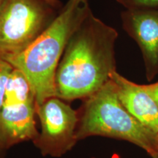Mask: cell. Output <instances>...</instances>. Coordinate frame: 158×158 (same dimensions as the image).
<instances>
[{"label": "cell", "mask_w": 158, "mask_h": 158, "mask_svg": "<svg viewBox=\"0 0 158 158\" xmlns=\"http://www.w3.org/2000/svg\"><path fill=\"white\" fill-rule=\"evenodd\" d=\"M1 150H3V149H2V148L1 145H0V151H1Z\"/></svg>", "instance_id": "15"}, {"label": "cell", "mask_w": 158, "mask_h": 158, "mask_svg": "<svg viewBox=\"0 0 158 158\" xmlns=\"http://www.w3.org/2000/svg\"><path fill=\"white\" fill-rule=\"evenodd\" d=\"M126 9L158 8V0H116Z\"/></svg>", "instance_id": "10"}, {"label": "cell", "mask_w": 158, "mask_h": 158, "mask_svg": "<svg viewBox=\"0 0 158 158\" xmlns=\"http://www.w3.org/2000/svg\"><path fill=\"white\" fill-rule=\"evenodd\" d=\"M45 3L43 0L4 1L0 9V58L22 52L48 27L53 20Z\"/></svg>", "instance_id": "4"}, {"label": "cell", "mask_w": 158, "mask_h": 158, "mask_svg": "<svg viewBox=\"0 0 158 158\" xmlns=\"http://www.w3.org/2000/svg\"><path fill=\"white\" fill-rule=\"evenodd\" d=\"M115 29L88 13L71 35L55 77L56 97L64 101L87 98L116 70Z\"/></svg>", "instance_id": "1"}, {"label": "cell", "mask_w": 158, "mask_h": 158, "mask_svg": "<svg viewBox=\"0 0 158 158\" xmlns=\"http://www.w3.org/2000/svg\"><path fill=\"white\" fill-rule=\"evenodd\" d=\"M43 1L50 6H54V7H56V6L58 5L59 3L58 0H43Z\"/></svg>", "instance_id": "12"}, {"label": "cell", "mask_w": 158, "mask_h": 158, "mask_svg": "<svg viewBox=\"0 0 158 158\" xmlns=\"http://www.w3.org/2000/svg\"><path fill=\"white\" fill-rule=\"evenodd\" d=\"M13 70V66L10 63L0 58V110L2 108L6 88Z\"/></svg>", "instance_id": "9"}, {"label": "cell", "mask_w": 158, "mask_h": 158, "mask_svg": "<svg viewBox=\"0 0 158 158\" xmlns=\"http://www.w3.org/2000/svg\"><path fill=\"white\" fill-rule=\"evenodd\" d=\"M144 88L149 92V94L152 97L155 102L158 105V82L149 85H143Z\"/></svg>", "instance_id": "11"}, {"label": "cell", "mask_w": 158, "mask_h": 158, "mask_svg": "<svg viewBox=\"0 0 158 158\" xmlns=\"http://www.w3.org/2000/svg\"><path fill=\"white\" fill-rule=\"evenodd\" d=\"M35 99L27 101H5L0 110V145L3 149L38 135Z\"/></svg>", "instance_id": "7"}, {"label": "cell", "mask_w": 158, "mask_h": 158, "mask_svg": "<svg viewBox=\"0 0 158 158\" xmlns=\"http://www.w3.org/2000/svg\"><path fill=\"white\" fill-rule=\"evenodd\" d=\"M124 30L137 43L149 81L158 73V8L126 9L121 14Z\"/></svg>", "instance_id": "6"}, {"label": "cell", "mask_w": 158, "mask_h": 158, "mask_svg": "<svg viewBox=\"0 0 158 158\" xmlns=\"http://www.w3.org/2000/svg\"><path fill=\"white\" fill-rule=\"evenodd\" d=\"M41 132L33 143L43 156L59 157L76 145L79 116L62 99L52 97L36 107Z\"/></svg>", "instance_id": "5"}, {"label": "cell", "mask_w": 158, "mask_h": 158, "mask_svg": "<svg viewBox=\"0 0 158 158\" xmlns=\"http://www.w3.org/2000/svg\"><path fill=\"white\" fill-rule=\"evenodd\" d=\"M71 1H76V0H71Z\"/></svg>", "instance_id": "16"}, {"label": "cell", "mask_w": 158, "mask_h": 158, "mask_svg": "<svg viewBox=\"0 0 158 158\" xmlns=\"http://www.w3.org/2000/svg\"><path fill=\"white\" fill-rule=\"evenodd\" d=\"M90 10L88 0H69L60 14L28 48L2 58L24 75L35 95L36 107L56 97L55 77L65 47Z\"/></svg>", "instance_id": "2"}, {"label": "cell", "mask_w": 158, "mask_h": 158, "mask_svg": "<svg viewBox=\"0 0 158 158\" xmlns=\"http://www.w3.org/2000/svg\"><path fill=\"white\" fill-rule=\"evenodd\" d=\"M4 1H5V0H0V9H1L2 5Z\"/></svg>", "instance_id": "14"}, {"label": "cell", "mask_w": 158, "mask_h": 158, "mask_svg": "<svg viewBox=\"0 0 158 158\" xmlns=\"http://www.w3.org/2000/svg\"><path fill=\"white\" fill-rule=\"evenodd\" d=\"M118 97L124 108L143 127L158 135V105L144 88L128 80L116 70L110 76Z\"/></svg>", "instance_id": "8"}, {"label": "cell", "mask_w": 158, "mask_h": 158, "mask_svg": "<svg viewBox=\"0 0 158 158\" xmlns=\"http://www.w3.org/2000/svg\"><path fill=\"white\" fill-rule=\"evenodd\" d=\"M86 99L79 116L77 141L104 136L129 141L150 155L158 151V135L143 127L124 108L110 79Z\"/></svg>", "instance_id": "3"}, {"label": "cell", "mask_w": 158, "mask_h": 158, "mask_svg": "<svg viewBox=\"0 0 158 158\" xmlns=\"http://www.w3.org/2000/svg\"><path fill=\"white\" fill-rule=\"evenodd\" d=\"M151 156L152 158H158V151H157L156 152L152 154Z\"/></svg>", "instance_id": "13"}]
</instances>
